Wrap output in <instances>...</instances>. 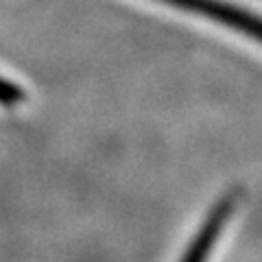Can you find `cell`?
<instances>
[{"label":"cell","mask_w":262,"mask_h":262,"mask_svg":"<svg viewBox=\"0 0 262 262\" xmlns=\"http://www.w3.org/2000/svg\"><path fill=\"white\" fill-rule=\"evenodd\" d=\"M160 3L206 15L208 20L229 27L232 31H238L249 39H256V42L262 44V18L249 13L247 9H241L236 5L221 3V0H160Z\"/></svg>","instance_id":"1"},{"label":"cell","mask_w":262,"mask_h":262,"mask_svg":"<svg viewBox=\"0 0 262 262\" xmlns=\"http://www.w3.org/2000/svg\"><path fill=\"white\" fill-rule=\"evenodd\" d=\"M236 201H238L236 194H227L212 208L208 219L203 221V225L199 227V232H196L194 241L190 243V247H188V251L184 253L182 262H206L210 251L214 249L221 232H223V225L229 221V216L234 214Z\"/></svg>","instance_id":"2"},{"label":"cell","mask_w":262,"mask_h":262,"mask_svg":"<svg viewBox=\"0 0 262 262\" xmlns=\"http://www.w3.org/2000/svg\"><path fill=\"white\" fill-rule=\"evenodd\" d=\"M22 96L24 94H22L20 85H13V83H9V81L0 79V103H3V105H15V103H20Z\"/></svg>","instance_id":"3"}]
</instances>
